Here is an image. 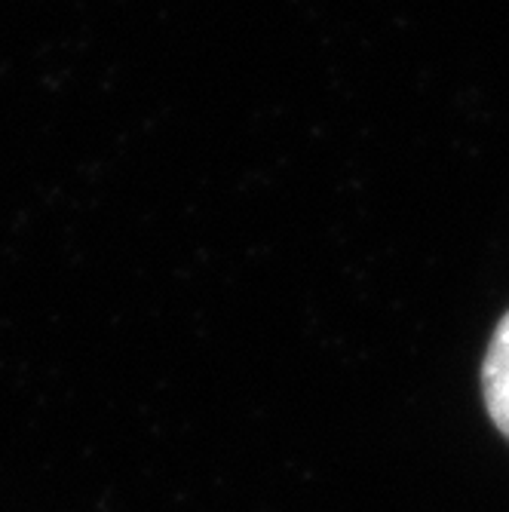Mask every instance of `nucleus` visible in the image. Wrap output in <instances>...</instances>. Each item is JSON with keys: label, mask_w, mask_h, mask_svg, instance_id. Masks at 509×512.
Segmentation results:
<instances>
[{"label": "nucleus", "mask_w": 509, "mask_h": 512, "mask_svg": "<svg viewBox=\"0 0 509 512\" xmlns=\"http://www.w3.org/2000/svg\"><path fill=\"white\" fill-rule=\"evenodd\" d=\"M482 393H485L491 421L509 439V313L500 319L494 338L488 344V353L482 362Z\"/></svg>", "instance_id": "obj_1"}]
</instances>
